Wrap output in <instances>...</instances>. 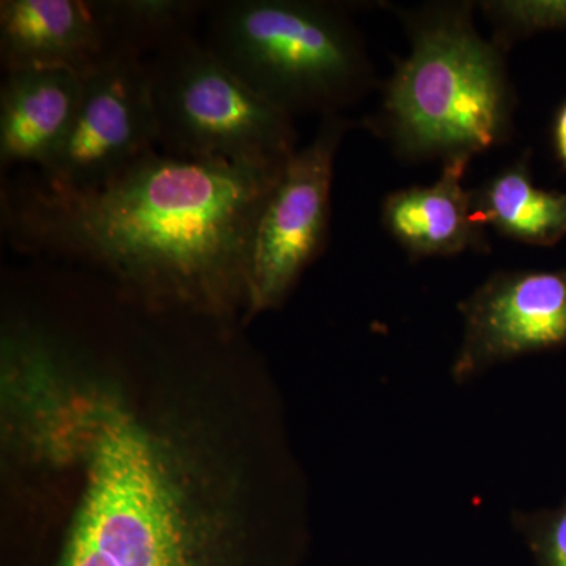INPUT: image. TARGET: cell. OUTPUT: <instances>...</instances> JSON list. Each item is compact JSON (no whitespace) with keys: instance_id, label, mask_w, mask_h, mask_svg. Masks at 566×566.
<instances>
[{"instance_id":"cell-1","label":"cell","mask_w":566,"mask_h":566,"mask_svg":"<svg viewBox=\"0 0 566 566\" xmlns=\"http://www.w3.org/2000/svg\"><path fill=\"white\" fill-rule=\"evenodd\" d=\"M117 365L66 375L25 424L17 461L69 486L65 512L3 566H256L307 545L300 516L244 515L210 430L145 403Z\"/></svg>"},{"instance_id":"cell-2","label":"cell","mask_w":566,"mask_h":566,"mask_svg":"<svg viewBox=\"0 0 566 566\" xmlns=\"http://www.w3.org/2000/svg\"><path fill=\"white\" fill-rule=\"evenodd\" d=\"M285 164L155 150L81 192L22 174L2 182V230L18 252L92 275L145 311L237 327L249 316L256 223Z\"/></svg>"},{"instance_id":"cell-3","label":"cell","mask_w":566,"mask_h":566,"mask_svg":"<svg viewBox=\"0 0 566 566\" xmlns=\"http://www.w3.org/2000/svg\"><path fill=\"white\" fill-rule=\"evenodd\" d=\"M411 51L365 125L408 163L465 159L505 144L516 96L506 52L476 31L472 2L397 10Z\"/></svg>"},{"instance_id":"cell-4","label":"cell","mask_w":566,"mask_h":566,"mask_svg":"<svg viewBox=\"0 0 566 566\" xmlns=\"http://www.w3.org/2000/svg\"><path fill=\"white\" fill-rule=\"evenodd\" d=\"M205 44L290 117L340 114L374 88V63L340 3L221 0L207 10Z\"/></svg>"},{"instance_id":"cell-5","label":"cell","mask_w":566,"mask_h":566,"mask_svg":"<svg viewBox=\"0 0 566 566\" xmlns=\"http://www.w3.org/2000/svg\"><path fill=\"white\" fill-rule=\"evenodd\" d=\"M158 150L180 158L283 164L297 150L293 118L189 35L145 59Z\"/></svg>"},{"instance_id":"cell-6","label":"cell","mask_w":566,"mask_h":566,"mask_svg":"<svg viewBox=\"0 0 566 566\" xmlns=\"http://www.w3.org/2000/svg\"><path fill=\"white\" fill-rule=\"evenodd\" d=\"M352 126L342 114L326 115L283 167L253 238L248 322L281 307L326 248L335 156Z\"/></svg>"},{"instance_id":"cell-7","label":"cell","mask_w":566,"mask_h":566,"mask_svg":"<svg viewBox=\"0 0 566 566\" xmlns=\"http://www.w3.org/2000/svg\"><path fill=\"white\" fill-rule=\"evenodd\" d=\"M155 150L158 128L145 61L117 59L82 76L69 136L35 175L55 191H88Z\"/></svg>"},{"instance_id":"cell-8","label":"cell","mask_w":566,"mask_h":566,"mask_svg":"<svg viewBox=\"0 0 566 566\" xmlns=\"http://www.w3.org/2000/svg\"><path fill=\"white\" fill-rule=\"evenodd\" d=\"M458 308L463 340L450 370L458 386L528 354L566 348V270L497 271Z\"/></svg>"},{"instance_id":"cell-9","label":"cell","mask_w":566,"mask_h":566,"mask_svg":"<svg viewBox=\"0 0 566 566\" xmlns=\"http://www.w3.org/2000/svg\"><path fill=\"white\" fill-rule=\"evenodd\" d=\"M3 71L59 66L81 76L117 61L93 0H2Z\"/></svg>"},{"instance_id":"cell-10","label":"cell","mask_w":566,"mask_h":566,"mask_svg":"<svg viewBox=\"0 0 566 566\" xmlns=\"http://www.w3.org/2000/svg\"><path fill=\"white\" fill-rule=\"evenodd\" d=\"M82 95V76L59 66L6 71L0 87V164L50 161L69 136Z\"/></svg>"},{"instance_id":"cell-11","label":"cell","mask_w":566,"mask_h":566,"mask_svg":"<svg viewBox=\"0 0 566 566\" xmlns=\"http://www.w3.org/2000/svg\"><path fill=\"white\" fill-rule=\"evenodd\" d=\"M469 163L442 164L430 186L390 192L382 202V223L411 259L488 251L485 227L474 218L472 191L464 188Z\"/></svg>"},{"instance_id":"cell-12","label":"cell","mask_w":566,"mask_h":566,"mask_svg":"<svg viewBox=\"0 0 566 566\" xmlns=\"http://www.w3.org/2000/svg\"><path fill=\"white\" fill-rule=\"evenodd\" d=\"M472 207L480 226L517 243L551 248L566 237V192L535 186L527 158L472 191Z\"/></svg>"},{"instance_id":"cell-13","label":"cell","mask_w":566,"mask_h":566,"mask_svg":"<svg viewBox=\"0 0 566 566\" xmlns=\"http://www.w3.org/2000/svg\"><path fill=\"white\" fill-rule=\"evenodd\" d=\"M114 59L145 61L193 35L210 2L199 0H93Z\"/></svg>"},{"instance_id":"cell-14","label":"cell","mask_w":566,"mask_h":566,"mask_svg":"<svg viewBox=\"0 0 566 566\" xmlns=\"http://www.w3.org/2000/svg\"><path fill=\"white\" fill-rule=\"evenodd\" d=\"M480 9L493 25V40L505 51L535 33L566 29V0H488Z\"/></svg>"},{"instance_id":"cell-15","label":"cell","mask_w":566,"mask_h":566,"mask_svg":"<svg viewBox=\"0 0 566 566\" xmlns=\"http://www.w3.org/2000/svg\"><path fill=\"white\" fill-rule=\"evenodd\" d=\"M512 526L523 536L535 566H566V499L554 509L513 510Z\"/></svg>"},{"instance_id":"cell-16","label":"cell","mask_w":566,"mask_h":566,"mask_svg":"<svg viewBox=\"0 0 566 566\" xmlns=\"http://www.w3.org/2000/svg\"><path fill=\"white\" fill-rule=\"evenodd\" d=\"M554 144H556L558 158L566 169V103L558 111L556 123H554Z\"/></svg>"}]
</instances>
